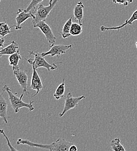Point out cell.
Segmentation results:
<instances>
[{
    "mask_svg": "<svg viewBox=\"0 0 137 151\" xmlns=\"http://www.w3.org/2000/svg\"><path fill=\"white\" fill-rule=\"evenodd\" d=\"M19 51V45L15 41H12L11 43L6 47L2 48L0 51V56L11 55Z\"/></svg>",
    "mask_w": 137,
    "mask_h": 151,
    "instance_id": "13",
    "label": "cell"
},
{
    "mask_svg": "<svg viewBox=\"0 0 137 151\" xmlns=\"http://www.w3.org/2000/svg\"><path fill=\"white\" fill-rule=\"evenodd\" d=\"M136 47H137V42H136Z\"/></svg>",
    "mask_w": 137,
    "mask_h": 151,
    "instance_id": "27",
    "label": "cell"
},
{
    "mask_svg": "<svg viewBox=\"0 0 137 151\" xmlns=\"http://www.w3.org/2000/svg\"><path fill=\"white\" fill-rule=\"evenodd\" d=\"M136 20H137V9L135 11L133 14H132L131 17L128 20H126L125 22L122 24L121 25L119 26H116V27H106L104 26H101L100 28V31L102 32H105L107 30H119L120 29L123 28L124 27L127 26V25H132L133 22H135Z\"/></svg>",
    "mask_w": 137,
    "mask_h": 151,
    "instance_id": "11",
    "label": "cell"
},
{
    "mask_svg": "<svg viewBox=\"0 0 137 151\" xmlns=\"http://www.w3.org/2000/svg\"><path fill=\"white\" fill-rule=\"evenodd\" d=\"M33 68V73L31 78V84L30 88L34 90H36L35 94L33 95L32 97H35L39 94L43 88V86L42 84V81L41 78L40 77L39 73L37 72V69L35 68L34 66H32Z\"/></svg>",
    "mask_w": 137,
    "mask_h": 151,
    "instance_id": "8",
    "label": "cell"
},
{
    "mask_svg": "<svg viewBox=\"0 0 137 151\" xmlns=\"http://www.w3.org/2000/svg\"><path fill=\"white\" fill-rule=\"evenodd\" d=\"M65 91V80L64 78L62 80V83H61L58 87L57 88L54 94V97L56 99L59 100L64 97V93Z\"/></svg>",
    "mask_w": 137,
    "mask_h": 151,
    "instance_id": "17",
    "label": "cell"
},
{
    "mask_svg": "<svg viewBox=\"0 0 137 151\" xmlns=\"http://www.w3.org/2000/svg\"><path fill=\"white\" fill-rule=\"evenodd\" d=\"M0 132H1V134H2V135H4V137H5V138L6 139V140H7V145H8V147H9V150H10V151H18L17 149H15V148L12 146V145L11 144V141H10V140H9V138L8 137V136L7 135V134H5V132L4 130L3 129H1V130H0Z\"/></svg>",
    "mask_w": 137,
    "mask_h": 151,
    "instance_id": "22",
    "label": "cell"
},
{
    "mask_svg": "<svg viewBox=\"0 0 137 151\" xmlns=\"http://www.w3.org/2000/svg\"><path fill=\"white\" fill-rule=\"evenodd\" d=\"M29 52L30 55H33L35 57V58H26V60L28 63H29L32 66H34L36 69L40 68H46L48 71L54 70L58 68V64L62 63V62L50 63L44 59V57L42 56L41 53L35 52L32 51H29Z\"/></svg>",
    "mask_w": 137,
    "mask_h": 151,
    "instance_id": "3",
    "label": "cell"
},
{
    "mask_svg": "<svg viewBox=\"0 0 137 151\" xmlns=\"http://www.w3.org/2000/svg\"><path fill=\"white\" fill-rule=\"evenodd\" d=\"M17 16L16 17L17 25L15 26L16 30L22 29L21 24L24 23L26 20L30 18L35 19V15L33 12H26L25 9H19L17 12Z\"/></svg>",
    "mask_w": 137,
    "mask_h": 151,
    "instance_id": "9",
    "label": "cell"
},
{
    "mask_svg": "<svg viewBox=\"0 0 137 151\" xmlns=\"http://www.w3.org/2000/svg\"><path fill=\"white\" fill-rule=\"evenodd\" d=\"M59 1V0H54L51 4H49V5L47 6L40 4L35 14V18L32 20L33 26L36 24L41 21H46V19L49 17L51 11L56 6Z\"/></svg>",
    "mask_w": 137,
    "mask_h": 151,
    "instance_id": "4",
    "label": "cell"
},
{
    "mask_svg": "<svg viewBox=\"0 0 137 151\" xmlns=\"http://www.w3.org/2000/svg\"><path fill=\"white\" fill-rule=\"evenodd\" d=\"M85 98L86 96L85 95H82L78 97H74L71 93H68L65 99L63 111L59 114V116L61 117L70 110L77 108L78 106L79 102L83 99Z\"/></svg>",
    "mask_w": 137,
    "mask_h": 151,
    "instance_id": "5",
    "label": "cell"
},
{
    "mask_svg": "<svg viewBox=\"0 0 137 151\" xmlns=\"http://www.w3.org/2000/svg\"><path fill=\"white\" fill-rule=\"evenodd\" d=\"M84 5L82 1H79L76 4L74 9V16L75 19L78 21L79 23L83 26L82 19L83 18Z\"/></svg>",
    "mask_w": 137,
    "mask_h": 151,
    "instance_id": "14",
    "label": "cell"
},
{
    "mask_svg": "<svg viewBox=\"0 0 137 151\" xmlns=\"http://www.w3.org/2000/svg\"><path fill=\"white\" fill-rule=\"evenodd\" d=\"M72 23V18L71 17L64 24L61 34L62 37L63 38H67L71 36L70 33V30Z\"/></svg>",
    "mask_w": 137,
    "mask_h": 151,
    "instance_id": "16",
    "label": "cell"
},
{
    "mask_svg": "<svg viewBox=\"0 0 137 151\" xmlns=\"http://www.w3.org/2000/svg\"><path fill=\"white\" fill-rule=\"evenodd\" d=\"M5 45V39L4 37H2L0 39V45L1 48H3V47Z\"/></svg>",
    "mask_w": 137,
    "mask_h": 151,
    "instance_id": "25",
    "label": "cell"
},
{
    "mask_svg": "<svg viewBox=\"0 0 137 151\" xmlns=\"http://www.w3.org/2000/svg\"><path fill=\"white\" fill-rule=\"evenodd\" d=\"M69 151H78L77 147L74 144H72L69 148Z\"/></svg>",
    "mask_w": 137,
    "mask_h": 151,
    "instance_id": "24",
    "label": "cell"
},
{
    "mask_svg": "<svg viewBox=\"0 0 137 151\" xmlns=\"http://www.w3.org/2000/svg\"><path fill=\"white\" fill-rule=\"evenodd\" d=\"M0 117L7 124L10 118L8 115V103L4 98L2 93L0 95Z\"/></svg>",
    "mask_w": 137,
    "mask_h": 151,
    "instance_id": "12",
    "label": "cell"
},
{
    "mask_svg": "<svg viewBox=\"0 0 137 151\" xmlns=\"http://www.w3.org/2000/svg\"><path fill=\"white\" fill-rule=\"evenodd\" d=\"M82 30L83 28L82 25L77 23H72L70 30V33L72 36H78L82 34Z\"/></svg>",
    "mask_w": 137,
    "mask_h": 151,
    "instance_id": "20",
    "label": "cell"
},
{
    "mask_svg": "<svg viewBox=\"0 0 137 151\" xmlns=\"http://www.w3.org/2000/svg\"><path fill=\"white\" fill-rule=\"evenodd\" d=\"M113 4L123 5L124 6H128L130 4L133 2V0H113Z\"/></svg>",
    "mask_w": 137,
    "mask_h": 151,
    "instance_id": "23",
    "label": "cell"
},
{
    "mask_svg": "<svg viewBox=\"0 0 137 151\" xmlns=\"http://www.w3.org/2000/svg\"><path fill=\"white\" fill-rule=\"evenodd\" d=\"M21 59H22V57L20 54V50L18 51L17 52L9 56L8 60H9V65L12 66L13 69L20 67L19 63Z\"/></svg>",
    "mask_w": 137,
    "mask_h": 151,
    "instance_id": "15",
    "label": "cell"
},
{
    "mask_svg": "<svg viewBox=\"0 0 137 151\" xmlns=\"http://www.w3.org/2000/svg\"><path fill=\"white\" fill-rule=\"evenodd\" d=\"M14 70V74L20 86L23 89L24 93H28V76L26 73L21 70L20 67Z\"/></svg>",
    "mask_w": 137,
    "mask_h": 151,
    "instance_id": "10",
    "label": "cell"
},
{
    "mask_svg": "<svg viewBox=\"0 0 137 151\" xmlns=\"http://www.w3.org/2000/svg\"><path fill=\"white\" fill-rule=\"evenodd\" d=\"M17 145H26L30 147H37L50 151H69L70 147L74 144L64 138H58L57 140L51 144H42L31 142L28 139L19 138L17 141Z\"/></svg>",
    "mask_w": 137,
    "mask_h": 151,
    "instance_id": "1",
    "label": "cell"
},
{
    "mask_svg": "<svg viewBox=\"0 0 137 151\" xmlns=\"http://www.w3.org/2000/svg\"><path fill=\"white\" fill-rule=\"evenodd\" d=\"M44 0H32L29 5L26 8H25V10L26 12H34L35 11L36 7L38 5H39Z\"/></svg>",
    "mask_w": 137,
    "mask_h": 151,
    "instance_id": "21",
    "label": "cell"
},
{
    "mask_svg": "<svg viewBox=\"0 0 137 151\" xmlns=\"http://www.w3.org/2000/svg\"><path fill=\"white\" fill-rule=\"evenodd\" d=\"M33 27L35 28H39L41 31V32L45 36L47 41L50 44V47L54 45L57 38L54 36L51 28L45 21L40 22L34 25Z\"/></svg>",
    "mask_w": 137,
    "mask_h": 151,
    "instance_id": "6",
    "label": "cell"
},
{
    "mask_svg": "<svg viewBox=\"0 0 137 151\" xmlns=\"http://www.w3.org/2000/svg\"><path fill=\"white\" fill-rule=\"evenodd\" d=\"M110 147L113 151H126L124 146L121 144L119 138H116L110 142Z\"/></svg>",
    "mask_w": 137,
    "mask_h": 151,
    "instance_id": "18",
    "label": "cell"
},
{
    "mask_svg": "<svg viewBox=\"0 0 137 151\" xmlns=\"http://www.w3.org/2000/svg\"><path fill=\"white\" fill-rule=\"evenodd\" d=\"M53 1H54V0H50L49 1V4H51Z\"/></svg>",
    "mask_w": 137,
    "mask_h": 151,
    "instance_id": "26",
    "label": "cell"
},
{
    "mask_svg": "<svg viewBox=\"0 0 137 151\" xmlns=\"http://www.w3.org/2000/svg\"><path fill=\"white\" fill-rule=\"evenodd\" d=\"M3 91H6L8 93L11 106L15 113L19 112L20 109L23 108H28L30 112L35 110V107L33 105V101H32L29 104H28L22 101V98L24 95L23 94L21 95L20 97L18 96L17 95V94L14 93L12 90L7 85L4 86Z\"/></svg>",
    "mask_w": 137,
    "mask_h": 151,
    "instance_id": "2",
    "label": "cell"
},
{
    "mask_svg": "<svg viewBox=\"0 0 137 151\" xmlns=\"http://www.w3.org/2000/svg\"><path fill=\"white\" fill-rule=\"evenodd\" d=\"M72 45H62L58 44L54 45L51 47L50 50L47 52L41 53L42 56L44 57H47L48 55H50L51 57H59L63 54H65L67 51L70 49H72Z\"/></svg>",
    "mask_w": 137,
    "mask_h": 151,
    "instance_id": "7",
    "label": "cell"
},
{
    "mask_svg": "<svg viewBox=\"0 0 137 151\" xmlns=\"http://www.w3.org/2000/svg\"><path fill=\"white\" fill-rule=\"evenodd\" d=\"M15 27V26H12L9 27L7 22H1L0 23V35L2 37H4L10 34L12 32L11 28Z\"/></svg>",
    "mask_w": 137,
    "mask_h": 151,
    "instance_id": "19",
    "label": "cell"
}]
</instances>
